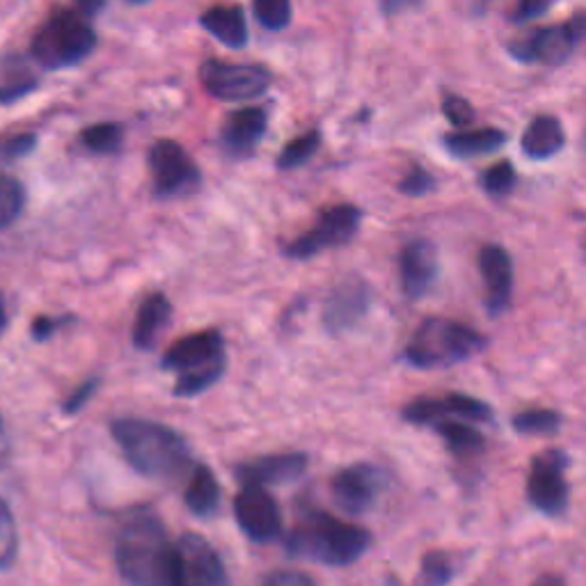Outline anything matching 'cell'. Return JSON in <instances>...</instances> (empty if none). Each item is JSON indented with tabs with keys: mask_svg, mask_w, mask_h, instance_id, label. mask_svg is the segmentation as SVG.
I'll list each match as a JSON object with an SVG mask.
<instances>
[{
	"mask_svg": "<svg viewBox=\"0 0 586 586\" xmlns=\"http://www.w3.org/2000/svg\"><path fill=\"white\" fill-rule=\"evenodd\" d=\"M264 586H314V582L305 575V573H299V570H280V573H273Z\"/></svg>",
	"mask_w": 586,
	"mask_h": 586,
	"instance_id": "obj_42",
	"label": "cell"
},
{
	"mask_svg": "<svg viewBox=\"0 0 586 586\" xmlns=\"http://www.w3.org/2000/svg\"><path fill=\"white\" fill-rule=\"evenodd\" d=\"M426 3V0H381V10L387 17H398L403 12H411L417 10Z\"/></svg>",
	"mask_w": 586,
	"mask_h": 586,
	"instance_id": "obj_43",
	"label": "cell"
},
{
	"mask_svg": "<svg viewBox=\"0 0 586 586\" xmlns=\"http://www.w3.org/2000/svg\"><path fill=\"white\" fill-rule=\"evenodd\" d=\"M433 189H435V179L422 165H413L398 181V191L408 198H424V195L433 193Z\"/></svg>",
	"mask_w": 586,
	"mask_h": 586,
	"instance_id": "obj_35",
	"label": "cell"
},
{
	"mask_svg": "<svg viewBox=\"0 0 586 586\" xmlns=\"http://www.w3.org/2000/svg\"><path fill=\"white\" fill-rule=\"evenodd\" d=\"M154 193L159 198H183L200 189L202 172L189 152L174 140H159L150 152Z\"/></svg>",
	"mask_w": 586,
	"mask_h": 586,
	"instance_id": "obj_10",
	"label": "cell"
},
{
	"mask_svg": "<svg viewBox=\"0 0 586 586\" xmlns=\"http://www.w3.org/2000/svg\"><path fill=\"white\" fill-rule=\"evenodd\" d=\"M73 319H69V316L67 319H49V316L34 319V323H32V340L34 342H47V340H51L58 333L62 325H67Z\"/></svg>",
	"mask_w": 586,
	"mask_h": 586,
	"instance_id": "obj_41",
	"label": "cell"
},
{
	"mask_svg": "<svg viewBox=\"0 0 586 586\" xmlns=\"http://www.w3.org/2000/svg\"><path fill=\"white\" fill-rule=\"evenodd\" d=\"M170 316H172V305L163 293H152V296H146L133 323V346L140 351H152L165 325L170 323Z\"/></svg>",
	"mask_w": 586,
	"mask_h": 586,
	"instance_id": "obj_21",
	"label": "cell"
},
{
	"mask_svg": "<svg viewBox=\"0 0 586 586\" xmlns=\"http://www.w3.org/2000/svg\"><path fill=\"white\" fill-rule=\"evenodd\" d=\"M486 344V337L469 325L447 319H426L403 351V360L415 370H445L482 353Z\"/></svg>",
	"mask_w": 586,
	"mask_h": 586,
	"instance_id": "obj_4",
	"label": "cell"
},
{
	"mask_svg": "<svg viewBox=\"0 0 586 586\" xmlns=\"http://www.w3.org/2000/svg\"><path fill=\"white\" fill-rule=\"evenodd\" d=\"M186 506L191 513H195L198 518H209L220 506V484L215 479V474L206 465H195L189 486H186Z\"/></svg>",
	"mask_w": 586,
	"mask_h": 586,
	"instance_id": "obj_25",
	"label": "cell"
},
{
	"mask_svg": "<svg viewBox=\"0 0 586 586\" xmlns=\"http://www.w3.org/2000/svg\"><path fill=\"white\" fill-rule=\"evenodd\" d=\"M374 289L360 275H346L327 293L323 305V325L330 335H346L370 314Z\"/></svg>",
	"mask_w": 586,
	"mask_h": 586,
	"instance_id": "obj_12",
	"label": "cell"
},
{
	"mask_svg": "<svg viewBox=\"0 0 586 586\" xmlns=\"http://www.w3.org/2000/svg\"><path fill=\"white\" fill-rule=\"evenodd\" d=\"M97 47L94 28L71 10H58L32 37V55L49 69L83 62Z\"/></svg>",
	"mask_w": 586,
	"mask_h": 586,
	"instance_id": "obj_6",
	"label": "cell"
},
{
	"mask_svg": "<svg viewBox=\"0 0 586 586\" xmlns=\"http://www.w3.org/2000/svg\"><path fill=\"white\" fill-rule=\"evenodd\" d=\"M534 586H566V582L559 575H540Z\"/></svg>",
	"mask_w": 586,
	"mask_h": 586,
	"instance_id": "obj_46",
	"label": "cell"
},
{
	"mask_svg": "<svg viewBox=\"0 0 586 586\" xmlns=\"http://www.w3.org/2000/svg\"><path fill=\"white\" fill-rule=\"evenodd\" d=\"M307 469L305 454H275L236 467V479L243 486H282L301 479Z\"/></svg>",
	"mask_w": 586,
	"mask_h": 586,
	"instance_id": "obj_19",
	"label": "cell"
},
{
	"mask_svg": "<svg viewBox=\"0 0 586 586\" xmlns=\"http://www.w3.org/2000/svg\"><path fill=\"white\" fill-rule=\"evenodd\" d=\"M577 37L568 28V23L562 26H547V28H536L518 40L508 42V53L516 58L518 62L525 64H564L573 51L577 49Z\"/></svg>",
	"mask_w": 586,
	"mask_h": 586,
	"instance_id": "obj_15",
	"label": "cell"
},
{
	"mask_svg": "<svg viewBox=\"0 0 586 586\" xmlns=\"http://www.w3.org/2000/svg\"><path fill=\"white\" fill-rule=\"evenodd\" d=\"M77 6H79V10H81L83 14L92 17V14H99V12L103 10L105 0H77Z\"/></svg>",
	"mask_w": 586,
	"mask_h": 586,
	"instance_id": "obj_45",
	"label": "cell"
},
{
	"mask_svg": "<svg viewBox=\"0 0 586 586\" xmlns=\"http://www.w3.org/2000/svg\"><path fill=\"white\" fill-rule=\"evenodd\" d=\"M433 428L440 433V437L445 440L447 449L456 456V458H472V456H479L486 449V440L484 435L476 431L474 426H469L467 422H458V420H440L433 424Z\"/></svg>",
	"mask_w": 586,
	"mask_h": 586,
	"instance_id": "obj_26",
	"label": "cell"
},
{
	"mask_svg": "<svg viewBox=\"0 0 586 586\" xmlns=\"http://www.w3.org/2000/svg\"><path fill=\"white\" fill-rule=\"evenodd\" d=\"M26 206V193L23 186L12 179L0 174V232L8 230L14 220L21 215Z\"/></svg>",
	"mask_w": 586,
	"mask_h": 586,
	"instance_id": "obj_31",
	"label": "cell"
},
{
	"mask_svg": "<svg viewBox=\"0 0 586 586\" xmlns=\"http://www.w3.org/2000/svg\"><path fill=\"white\" fill-rule=\"evenodd\" d=\"M372 545V534L337 521L325 511H307L286 536V549L291 557L312 559L325 566H351L364 557Z\"/></svg>",
	"mask_w": 586,
	"mask_h": 586,
	"instance_id": "obj_3",
	"label": "cell"
},
{
	"mask_svg": "<svg viewBox=\"0 0 586 586\" xmlns=\"http://www.w3.org/2000/svg\"><path fill=\"white\" fill-rule=\"evenodd\" d=\"M518 172L511 161H499L482 174V189L493 198H506L516 189Z\"/></svg>",
	"mask_w": 586,
	"mask_h": 586,
	"instance_id": "obj_33",
	"label": "cell"
},
{
	"mask_svg": "<svg viewBox=\"0 0 586 586\" xmlns=\"http://www.w3.org/2000/svg\"><path fill=\"white\" fill-rule=\"evenodd\" d=\"M387 486V476L381 467L370 463H355L333 476V499L348 516H364L372 511Z\"/></svg>",
	"mask_w": 586,
	"mask_h": 586,
	"instance_id": "obj_13",
	"label": "cell"
},
{
	"mask_svg": "<svg viewBox=\"0 0 586 586\" xmlns=\"http://www.w3.org/2000/svg\"><path fill=\"white\" fill-rule=\"evenodd\" d=\"M513 428L525 435H553L562 428V415L547 408L523 411L513 417Z\"/></svg>",
	"mask_w": 586,
	"mask_h": 586,
	"instance_id": "obj_30",
	"label": "cell"
},
{
	"mask_svg": "<svg viewBox=\"0 0 586 586\" xmlns=\"http://www.w3.org/2000/svg\"><path fill=\"white\" fill-rule=\"evenodd\" d=\"M553 8V0H518L516 8L511 12L513 23H529Z\"/></svg>",
	"mask_w": 586,
	"mask_h": 586,
	"instance_id": "obj_38",
	"label": "cell"
},
{
	"mask_svg": "<svg viewBox=\"0 0 586 586\" xmlns=\"http://www.w3.org/2000/svg\"><path fill=\"white\" fill-rule=\"evenodd\" d=\"M234 516L241 532L254 543H271L282 534L280 506L262 486H243L234 499Z\"/></svg>",
	"mask_w": 586,
	"mask_h": 586,
	"instance_id": "obj_16",
	"label": "cell"
},
{
	"mask_svg": "<svg viewBox=\"0 0 586 586\" xmlns=\"http://www.w3.org/2000/svg\"><path fill=\"white\" fill-rule=\"evenodd\" d=\"M19 555V534L17 523L6 499H0V570L12 568Z\"/></svg>",
	"mask_w": 586,
	"mask_h": 586,
	"instance_id": "obj_32",
	"label": "cell"
},
{
	"mask_svg": "<svg viewBox=\"0 0 586 586\" xmlns=\"http://www.w3.org/2000/svg\"><path fill=\"white\" fill-rule=\"evenodd\" d=\"M403 420L417 426H433L440 420H461V422H493V411L488 403L467 396V394H445V396H424L411 401L403 408Z\"/></svg>",
	"mask_w": 586,
	"mask_h": 586,
	"instance_id": "obj_14",
	"label": "cell"
},
{
	"mask_svg": "<svg viewBox=\"0 0 586 586\" xmlns=\"http://www.w3.org/2000/svg\"><path fill=\"white\" fill-rule=\"evenodd\" d=\"M360 223H362V211L355 204L327 206L319 213L316 223L299 239L289 241L282 247V252L289 256V260H296V262L312 260V256L325 250L342 247L351 243L360 230Z\"/></svg>",
	"mask_w": 586,
	"mask_h": 586,
	"instance_id": "obj_7",
	"label": "cell"
},
{
	"mask_svg": "<svg viewBox=\"0 0 586 586\" xmlns=\"http://www.w3.org/2000/svg\"><path fill=\"white\" fill-rule=\"evenodd\" d=\"M566 23H568V28L575 32L577 42H586V12H577V14L570 17Z\"/></svg>",
	"mask_w": 586,
	"mask_h": 586,
	"instance_id": "obj_44",
	"label": "cell"
},
{
	"mask_svg": "<svg viewBox=\"0 0 586 586\" xmlns=\"http://www.w3.org/2000/svg\"><path fill=\"white\" fill-rule=\"evenodd\" d=\"M6 325H8V312H6V303H3V299H0V333H3Z\"/></svg>",
	"mask_w": 586,
	"mask_h": 586,
	"instance_id": "obj_47",
	"label": "cell"
},
{
	"mask_svg": "<svg viewBox=\"0 0 586 586\" xmlns=\"http://www.w3.org/2000/svg\"><path fill=\"white\" fill-rule=\"evenodd\" d=\"M163 370L176 372V396H198L223 378L228 370L225 340L218 330H204L179 340L163 357Z\"/></svg>",
	"mask_w": 586,
	"mask_h": 586,
	"instance_id": "obj_5",
	"label": "cell"
},
{
	"mask_svg": "<svg viewBox=\"0 0 586 586\" xmlns=\"http://www.w3.org/2000/svg\"><path fill=\"white\" fill-rule=\"evenodd\" d=\"M202 28L230 49H243L250 40L245 12L239 6H215L200 19Z\"/></svg>",
	"mask_w": 586,
	"mask_h": 586,
	"instance_id": "obj_24",
	"label": "cell"
},
{
	"mask_svg": "<svg viewBox=\"0 0 586 586\" xmlns=\"http://www.w3.org/2000/svg\"><path fill=\"white\" fill-rule=\"evenodd\" d=\"M454 562L443 549H431L420 564V575L415 586H447L454 579Z\"/></svg>",
	"mask_w": 586,
	"mask_h": 586,
	"instance_id": "obj_28",
	"label": "cell"
},
{
	"mask_svg": "<svg viewBox=\"0 0 586 586\" xmlns=\"http://www.w3.org/2000/svg\"><path fill=\"white\" fill-rule=\"evenodd\" d=\"M204 90L220 101H252L269 92L273 77L262 64H234L206 60L200 67Z\"/></svg>",
	"mask_w": 586,
	"mask_h": 586,
	"instance_id": "obj_8",
	"label": "cell"
},
{
	"mask_svg": "<svg viewBox=\"0 0 586 586\" xmlns=\"http://www.w3.org/2000/svg\"><path fill=\"white\" fill-rule=\"evenodd\" d=\"M584 260H586V241H584Z\"/></svg>",
	"mask_w": 586,
	"mask_h": 586,
	"instance_id": "obj_49",
	"label": "cell"
},
{
	"mask_svg": "<svg viewBox=\"0 0 586 586\" xmlns=\"http://www.w3.org/2000/svg\"><path fill=\"white\" fill-rule=\"evenodd\" d=\"M172 586H232L223 559L213 545L198 536L186 534L174 545V577Z\"/></svg>",
	"mask_w": 586,
	"mask_h": 586,
	"instance_id": "obj_11",
	"label": "cell"
},
{
	"mask_svg": "<svg viewBox=\"0 0 586 586\" xmlns=\"http://www.w3.org/2000/svg\"><path fill=\"white\" fill-rule=\"evenodd\" d=\"M81 140L88 150L94 154H115L122 150L124 129L120 124H113V122L94 124V127L83 131Z\"/></svg>",
	"mask_w": 586,
	"mask_h": 586,
	"instance_id": "obj_29",
	"label": "cell"
},
{
	"mask_svg": "<svg viewBox=\"0 0 586 586\" xmlns=\"http://www.w3.org/2000/svg\"><path fill=\"white\" fill-rule=\"evenodd\" d=\"M479 271L486 286V310L497 319L508 312L513 299V262L506 247L497 243L484 245L479 252Z\"/></svg>",
	"mask_w": 586,
	"mask_h": 586,
	"instance_id": "obj_18",
	"label": "cell"
},
{
	"mask_svg": "<svg viewBox=\"0 0 586 586\" xmlns=\"http://www.w3.org/2000/svg\"><path fill=\"white\" fill-rule=\"evenodd\" d=\"M115 562L129 586H172L174 545L154 513H138L120 529Z\"/></svg>",
	"mask_w": 586,
	"mask_h": 586,
	"instance_id": "obj_2",
	"label": "cell"
},
{
	"mask_svg": "<svg viewBox=\"0 0 586 586\" xmlns=\"http://www.w3.org/2000/svg\"><path fill=\"white\" fill-rule=\"evenodd\" d=\"M566 144L564 124L555 115H536L523 133V152L534 161H545L559 154Z\"/></svg>",
	"mask_w": 586,
	"mask_h": 586,
	"instance_id": "obj_22",
	"label": "cell"
},
{
	"mask_svg": "<svg viewBox=\"0 0 586 586\" xmlns=\"http://www.w3.org/2000/svg\"><path fill=\"white\" fill-rule=\"evenodd\" d=\"M99 378H92V381H88V383H83L77 392H73L67 401H64V406H62V411L67 413V415H77V413H81L85 406H88V403L92 401V396L97 394V390H99Z\"/></svg>",
	"mask_w": 586,
	"mask_h": 586,
	"instance_id": "obj_40",
	"label": "cell"
},
{
	"mask_svg": "<svg viewBox=\"0 0 586 586\" xmlns=\"http://www.w3.org/2000/svg\"><path fill=\"white\" fill-rule=\"evenodd\" d=\"M321 140H323V135H321L319 129H312V131H307V133H303L299 138H293L289 144H284V150L280 152L277 168L286 170V172L303 168L319 152Z\"/></svg>",
	"mask_w": 586,
	"mask_h": 586,
	"instance_id": "obj_27",
	"label": "cell"
},
{
	"mask_svg": "<svg viewBox=\"0 0 586 586\" xmlns=\"http://www.w3.org/2000/svg\"><path fill=\"white\" fill-rule=\"evenodd\" d=\"M37 146V135L32 133H21V135H12L6 142H0V156L14 161V159H23L26 154H30Z\"/></svg>",
	"mask_w": 586,
	"mask_h": 586,
	"instance_id": "obj_37",
	"label": "cell"
},
{
	"mask_svg": "<svg viewBox=\"0 0 586 586\" xmlns=\"http://www.w3.org/2000/svg\"><path fill=\"white\" fill-rule=\"evenodd\" d=\"M254 17L262 28L280 32L291 23V0H254Z\"/></svg>",
	"mask_w": 586,
	"mask_h": 586,
	"instance_id": "obj_34",
	"label": "cell"
},
{
	"mask_svg": "<svg viewBox=\"0 0 586 586\" xmlns=\"http://www.w3.org/2000/svg\"><path fill=\"white\" fill-rule=\"evenodd\" d=\"M508 135L502 129H463L445 135V150L456 159H479L499 152Z\"/></svg>",
	"mask_w": 586,
	"mask_h": 586,
	"instance_id": "obj_23",
	"label": "cell"
},
{
	"mask_svg": "<svg viewBox=\"0 0 586 586\" xmlns=\"http://www.w3.org/2000/svg\"><path fill=\"white\" fill-rule=\"evenodd\" d=\"M37 88V81L28 73H19V77H12L8 83L0 85V103H12L26 94H30Z\"/></svg>",
	"mask_w": 586,
	"mask_h": 586,
	"instance_id": "obj_39",
	"label": "cell"
},
{
	"mask_svg": "<svg viewBox=\"0 0 586 586\" xmlns=\"http://www.w3.org/2000/svg\"><path fill=\"white\" fill-rule=\"evenodd\" d=\"M568 456L562 449H545L534 456L527 476V499L549 518L564 516L568 508Z\"/></svg>",
	"mask_w": 586,
	"mask_h": 586,
	"instance_id": "obj_9",
	"label": "cell"
},
{
	"mask_svg": "<svg viewBox=\"0 0 586 586\" xmlns=\"http://www.w3.org/2000/svg\"><path fill=\"white\" fill-rule=\"evenodd\" d=\"M129 3H135V6H142V3H150V0H129Z\"/></svg>",
	"mask_w": 586,
	"mask_h": 586,
	"instance_id": "obj_48",
	"label": "cell"
},
{
	"mask_svg": "<svg viewBox=\"0 0 586 586\" xmlns=\"http://www.w3.org/2000/svg\"><path fill=\"white\" fill-rule=\"evenodd\" d=\"M110 431L131 467L150 479L174 484L195 469L189 443L165 424L124 417L115 420Z\"/></svg>",
	"mask_w": 586,
	"mask_h": 586,
	"instance_id": "obj_1",
	"label": "cell"
},
{
	"mask_svg": "<svg viewBox=\"0 0 586 586\" xmlns=\"http://www.w3.org/2000/svg\"><path fill=\"white\" fill-rule=\"evenodd\" d=\"M266 129V110L260 105H247L225 120L223 131H220V142H223L225 152L232 156H250L260 146Z\"/></svg>",
	"mask_w": 586,
	"mask_h": 586,
	"instance_id": "obj_20",
	"label": "cell"
},
{
	"mask_svg": "<svg viewBox=\"0 0 586 586\" xmlns=\"http://www.w3.org/2000/svg\"><path fill=\"white\" fill-rule=\"evenodd\" d=\"M443 115L447 118V122L456 129H467L474 120H476V113H474V108L472 103L461 97V94H445L443 99Z\"/></svg>",
	"mask_w": 586,
	"mask_h": 586,
	"instance_id": "obj_36",
	"label": "cell"
},
{
	"mask_svg": "<svg viewBox=\"0 0 586 586\" xmlns=\"http://www.w3.org/2000/svg\"><path fill=\"white\" fill-rule=\"evenodd\" d=\"M440 273L437 250L428 239H413L398 254V277L406 299L420 301L433 289Z\"/></svg>",
	"mask_w": 586,
	"mask_h": 586,
	"instance_id": "obj_17",
	"label": "cell"
}]
</instances>
